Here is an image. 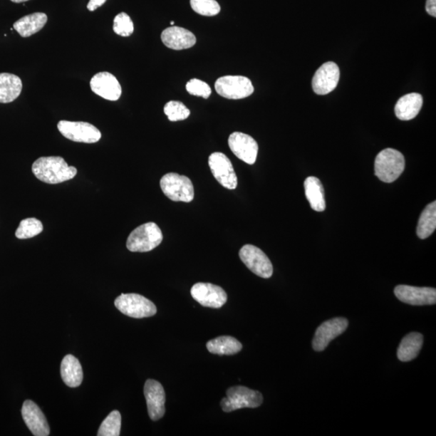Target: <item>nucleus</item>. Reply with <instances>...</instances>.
Instances as JSON below:
<instances>
[{"label": "nucleus", "mask_w": 436, "mask_h": 436, "mask_svg": "<svg viewBox=\"0 0 436 436\" xmlns=\"http://www.w3.org/2000/svg\"><path fill=\"white\" fill-rule=\"evenodd\" d=\"M32 171L36 178L50 185L63 183L77 175V169L59 156L39 157L33 162Z\"/></svg>", "instance_id": "f257e3e1"}, {"label": "nucleus", "mask_w": 436, "mask_h": 436, "mask_svg": "<svg viewBox=\"0 0 436 436\" xmlns=\"http://www.w3.org/2000/svg\"><path fill=\"white\" fill-rule=\"evenodd\" d=\"M405 157L398 150L388 148L378 155L375 160V175L385 183H393L405 170Z\"/></svg>", "instance_id": "f03ea898"}, {"label": "nucleus", "mask_w": 436, "mask_h": 436, "mask_svg": "<svg viewBox=\"0 0 436 436\" xmlns=\"http://www.w3.org/2000/svg\"><path fill=\"white\" fill-rule=\"evenodd\" d=\"M163 236L155 222L145 223L133 229L126 242V246L132 252H148L161 244Z\"/></svg>", "instance_id": "7ed1b4c3"}, {"label": "nucleus", "mask_w": 436, "mask_h": 436, "mask_svg": "<svg viewBox=\"0 0 436 436\" xmlns=\"http://www.w3.org/2000/svg\"><path fill=\"white\" fill-rule=\"evenodd\" d=\"M264 398L261 393L252 390L245 386L230 387L227 391V398H223L221 407L223 411L232 412L242 408H257L261 405Z\"/></svg>", "instance_id": "20e7f679"}, {"label": "nucleus", "mask_w": 436, "mask_h": 436, "mask_svg": "<svg viewBox=\"0 0 436 436\" xmlns=\"http://www.w3.org/2000/svg\"><path fill=\"white\" fill-rule=\"evenodd\" d=\"M161 190L172 201L190 203L194 199V187L191 180L185 175L168 173L160 180Z\"/></svg>", "instance_id": "39448f33"}, {"label": "nucleus", "mask_w": 436, "mask_h": 436, "mask_svg": "<svg viewBox=\"0 0 436 436\" xmlns=\"http://www.w3.org/2000/svg\"><path fill=\"white\" fill-rule=\"evenodd\" d=\"M115 306L127 316L135 318L152 317L157 313L154 303L137 294H123L115 300Z\"/></svg>", "instance_id": "423d86ee"}, {"label": "nucleus", "mask_w": 436, "mask_h": 436, "mask_svg": "<svg viewBox=\"0 0 436 436\" xmlns=\"http://www.w3.org/2000/svg\"><path fill=\"white\" fill-rule=\"evenodd\" d=\"M216 92L224 98L240 100L246 98L254 93V87L249 78L239 76H223L215 83Z\"/></svg>", "instance_id": "0eeeda50"}, {"label": "nucleus", "mask_w": 436, "mask_h": 436, "mask_svg": "<svg viewBox=\"0 0 436 436\" xmlns=\"http://www.w3.org/2000/svg\"><path fill=\"white\" fill-rule=\"evenodd\" d=\"M58 129L63 136L76 142L96 143L102 137L95 126L83 121L60 120Z\"/></svg>", "instance_id": "6e6552de"}, {"label": "nucleus", "mask_w": 436, "mask_h": 436, "mask_svg": "<svg viewBox=\"0 0 436 436\" xmlns=\"http://www.w3.org/2000/svg\"><path fill=\"white\" fill-rule=\"evenodd\" d=\"M239 257L254 274L264 279H269L274 274V266L269 258L259 247L251 244L242 246Z\"/></svg>", "instance_id": "1a4fd4ad"}, {"label": "nucleus", "mask_w": 436, "mask_h": 436, "mask_svg": "<svg viewBox=\"0 0 436 436\" xmlns=\"http://www.w3.org/2000/svg\"><path fill=\"white\" fill-rule=\"evenodd\" d=\"M209 166L216 180L224 187L234 190L238 186V178L236 175L232 161L223 153L214 152L209 157Z\"/></svg>", "instance_id": "9d476101"}, {"label": "nucleus", "mask_w": 436, "mask_h": 436, "mask_svg": "<svg viewBox=\"0 0 436 436\" xmlns=\"http://www.w3.org/2000/svg\"><path fill=\"white\" fill-rule=\"evenodd\" d=\"M192 299L204 307L219 308L226 304L227 294L222 287L209 283H197L191 289Z\"/></svg>", "instance_id": "9b49d317"}, {"label": "nucleus", "mask_w": 436, "mask_h": 436, "mask_svg": "<svg viewBox=\"0 0 436 436\" xmlns=\"http://www.w3.org/2000/svg\"><path fill=\"white\" fill-rule=\"evenodd\" d=\"M348 321L345 318H336L321 324L315 332L313 348L316 351H324L329 343L347 330Z\"/></svg>", "instance_id": "f8f14e48"}, {"label": "nucleus", "mask_w": 436, "mask_h": 436, "mask_svg": "<svg viewBox=\"0 0 436 436\" xmlns=\"http://www.w3.org/2000/svg\"><path fill=\"white\" fill-rule=\"evenodd\" d=\"M229 149L236 157L247 165L256 162L259 151L258 143L250 135L241 132H234L229 137Z\"/></svg>", "instance_id": "ddd939ff"}, {"label": "nucleus", "mask_w": 436, "mask_h": 436, "mask_svg": "<svg viewBox=\"0 0 436 436\" xmlns=\"http://www.w3.org/2000/svg\"><path fill=\"white\" fill-rule=\"evenodd\" d=\"M144 395L147 400L148 414L151 420L157 421L165 414L166 395L159 381L149 379L145 381Z\"/></svg>", "instance_id": "4468645a"}, {"label": "nucleus", "mask_w": 436, "mask_h": 436, "mask_svg": "<svg viewBox=\"0 0 436 436\" xmlns=\"http://www.w3.org/2000/svg\"><path fill=\"white\" fill-rule=\"evenodd\" d=\"M341 78V71L336 63L327 62L315 73L312 87L313 92L318 95H326L333 92Z\"/></svg>", "instance_id": "2eb2a0df"}, {"label": "nucleus", "mask_w": 436, "mask_h": 436, "mask_svg": "<svg viewBox=\"0 0 436 436\" xmlns=\"http://www.w3.org/2000/svg\"><path fill=\"white\" fill-rule=\"evenodd\" d=\"M395 294L398 300L411 306H432L436 302V290L433 288H420L398 286Z\"/></svg>", "instance_id": "dca6fc26"}, {"label": "nucleus", "mask_w": 436, "mask_h": 436, "mask_svg": "<svg viewBox=\"0 0 436 436\" xmlns=\"http://www.w3.org/2000/svg\"><path fill=\"white\" fill-rule=\"evenodd\" d=\"M93 92L103 99L117 101L120 99L123 89L118 78L108 72H100L90 82Z\"/></svg>", "instance_id": "f3484780"}, {"label": "nucleus", "mask_w": 436, "mask_h": 436, "mask_svg": "<svg viewBox=\"0 0 436 436\" xmlns=\"http://www.w3.org/2000/svg\"><path fill=\"white\" fill-rule=\"evenodd\" d=\"M21 414L24 422L35 436H47L50 435L51 430L46 417L38 405L26 400L24 403Z\"/></svg>", "instance_id": "a211bd4d"}, {"label": "nucleus", "mask_w": 436, "mask_h": 436, "mask_svg": "<svg viewBox=\"0 0 436 436\" xmlns=\"http://www.w3.org/2000/svg\"><path fill=\"white\" fill-rule=\"evenodd\" d=\"M162 43L174 51L187 50L195 46L197 38L190 30L172 26L163 30L161 34Z\"/></svg>", "instance_id": "6ab92c4d"}, {"label": "nucleus", "mask_w": 436, "mask_h": 436, "mask_svg": "<svg viewBox=\"0 0 436 436\" xmlns=\"http://www.w3.org/2000/svg\"><path fill=\"white\" fill-rule=\"evenodd\" d=\"M422 106V96L419 93H410L400 98L395 106L398 119L410 120L417 117Z\"/></svg>", "instance_id": "aec40b11"}, {"label": "nucleus", "mask_w": 436, "mask_h": 436, "mask_svg": "<svg viewBox=\"0 0 436 436\" xmlns=\"http://www.w3.org/2000/svg\"><path fill=\"white\" fill-rule=\"evenodd\" d=\"M48 17L43 12H35L16 21L14 28L22 38H28L41 31L47 23Z\"/></svg>", "instance_id": "412c9836"}, {"label": "nucleus", "mask_w": 436, "mask_h": 436, "mask_svg": "<svg viewBox=\"0 0 436 436\" xmlns=\"http://www.w3.org/2000/svg\"><path fill=\"white\" fill-rule=\"evenodd\" d=\"M23 88L19 76L10 73H0V103L9 104L20 96Z\"/></svg>", "instance_id": "4be33fe9"}, {"label": "nucleus", "mask_w": 436, "mask_h": 436, "mask_svg": "<svg viewBox=\"0 0 436 436\" xmlns=\"http://www.w3.org/2000/svg\"><path fill=\"white\" fill-rule=\"evenodd\" d=\"M61 375L65 384L76 388L82 384L83 373L81 363L72 355H66L61 363Z\"/></svg>", "instance_id": "5701e85b"}, {"label": "nucleus", "mask_w": 436, "mask_h": 436, "mask_svg": "<svg viewBox=\"0 0 436 436\" xmlns=\"http://www.w3.org/2000/svg\"><path fill=\"white\" fill-rule=\"evenodd\" d=\"M423 336L420 333L413 332L405 336L398 349V358L408 362L416 358L422 347Z\"/></svg>", "instance_id": "b1692460"}, {"label": "nucleus", "mask_w": 436, "mask_h": 436, "mask_svg": "<svg viewBox=\"0 0 436 436\" xmlns=\"http://www.w3.org/2000/svg\"><path fill=\"white\" fill-rule=\"evenodd\" d=\"M306 197L311 208L316 212L326 209L324 189L321 181L313 177H308L304 183Z\"/></svg>", "instance_id": "393cba45"}, {"label": "nucleus", "mask_w": 436, "mask_h": 436, "mask_svg": "<svg viewBox=\"0 0 436 436\" xmlns=\"http://www.w3.org/2000/svg\"><path fill=\"white\" fill-rule=\"evenodd\" d=\"M206 347L212 354L232 355L239 353L242 345L234 337L221 336L212 339Z\"/></svg>", "instance_id": "a878e982"}, {"label": "nucleus", "mask_w": 436, "mask_h": 436, "mask_svg": "<svg viewBox=\"0 0 436 436\" xmlns=\"http://www.w3.org/2000/svg\"><path fill=\"white\" fill-rule=\"evenodd\" d=\"M436 228V202L427 205L424 209L417 223V234L421 239H426L431 236Z\"/></svg>", "instance_id": "bb28decb"}, {"label": "nucleus", "mask_w": 436, "mask_h": 436, "mask_svg": "<svg viewBox=\"0 0 436 436\" xmlns=\"http://www.w3.org/2000/svg\"><path fill=\"white\" fill-rule=\"evenodd\" d=\"M43 232V225L34 217L26 218L21 222L16 232V237L19 239H27L35 237Z\"/></svg>", "instance_id": "cd10ccee"}, {"label": "nucleus", "mask_w": 436, "mask_h": 436, "mask_svg": "<svg viewBox=\"0 0 436 436\" xmlns=\"http://www.w3.org/2000/svg\"><path fill=\"white\" fill-rule=\"evenodd\" d=\"M121 415L118 410H113L103 421L99 428L98 436H118L120 434Z\"/></svg>", "instance_id": "c85d7f7f"}, {"label": "nucleus", "mask_w": 436, "mask_h": 436, "mask_svg": "<svg viewBox=\"0 0 436 436\" xmlns=\"http://www.w3.org/2000/svg\"><path fill=\"white\" fill-rule=\"evenodd\" d=\"M165 113L170 121L186 120L190 116V110L182 102L172 100L167 103Z\"/></svg>", "instance_id": "c756f323"}, {"label": "nucleus", "mask_w": 436, "mask_h": 436, "mask_svg": "<svg viewBox=\"0 0 436 436\" xmlns=\"http://www.w3.org/2000/svg\"><path fill=\"white\" fill-rule=\"evenodd\" d=\"M190 4L192 10L202 16H214L221 11L216 0H190Z\"/></svg>", "instance_id": "7c9ffc66"}, {"label": "nucleus", "mask_w": 436, "mask_h": 436, "mask_svg": "<svg viewBox=\"0 0 436 436\" xmlns=\"http://www.w3.org/2000/svg\"><path fill=\"white\" fill-rule=\"evenodd\" d=\"M113 31L121 36H130L135 31L133 21L125 12H121L113 21Z\"/></svg>", "instance_id": "2f4dec72"}, {"label": "nucleus", "mask_w": 436, "mask_h": 436, "mask_svg": "<svg viewBox=\"0 0 436 436\" xmlns=\"http://www.w3.org/2000/svg\"><path fill=\"white\" fill-rule=\"evenodd\" d=\"M186 90L190 95L202 97L204 99H208L212 93L209 85L197 78H192L187 83Z\"/></svg>", "instance_id": "473e14b6"}, {"label": "nucleus", "mask_w": 436, "mask_h": 436, "mask_svg": "<svg viewBox=\"0 0 436 436\" xmlns=\"http://www.w3.org/2000/svg\"><path fill=\"white\" fill-rule=\"evenodd\" d=\"M107 0H89L87 8L90 11H94L104 5Z\"/></svg>", "instance_id": "72a5a7b5"}, {"label": "nucleus", "mask_w": 436, "mask_h": 436, "mask_svg": "<svg viewBox=\"0 0 436 436\" xmlns=\"http://www.w3.org/2000/svg\"><path fill=\"white\" fill-rule=\"evenodd\" d=\"M426 11L429 15L436 16V0H427Z\"/></svg>", "instance_id": "f704fd0d"}, {"label": "nucleus", "mask_w": 436, "mask_h": 436, "mask_svg": "<svg viewBox=\"0 0 436 436\" xmlns=\"http://www.w3.org/2000/svg\"><path fill=\"white\" fill-rule=\"evenodd\" d=\"M11 1L16 3V4H21V3L27 2L28 1V0H11Z\"/></svg>", "instance_id": "c9c22d12"}, {"label": "nucleus", "mask_w": 436, "mask_h": 436, "mask_svg": "<svg viewBox=\"0 0 436 436\" xmlns=\"http://www.w3.org/2000/svg\"><path fill=\"white\" fill-rule=\"evenodd\" d=\"M174 24H175V22H174V21H172V22H171V24H172V26H174Z\"/></svg>", "instance_id": "e433bc0d"}]
</instances>
